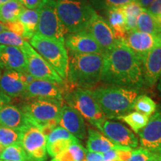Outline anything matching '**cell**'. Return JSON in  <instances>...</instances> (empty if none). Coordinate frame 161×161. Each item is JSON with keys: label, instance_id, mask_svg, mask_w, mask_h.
Masks as SVG:
<instances>
[{"label": "cell", "instance_id": "6da1fadb", "mask_svg": "<svg viewBox=\"0 0 161 161\" xmlns=\"http://www.w3.org/2000/svg\"><path fill=\"white\" fill-rule=\"evenodd\" d=\"M101 81L136 90L144 85L140 61L123 41H118L104 53Z\"/></svg>", "mask_w": 161, "mask_h": 161}, {"label": "cell", "instance_id": "7a4b0ae2", "mask_svg": "<svg viewBox=\"0 0 161 161\" xmlns=\"http://www.w3.org/2000/svg\"><path fill=\"white\" fill-rule=\"evenodd\" d=\"M64 92L75 88L92 87L101 81L104 54H78L69 52Z\"/></svg>", "mask_w": 161, "mask_h": 161}, {"label": "cell", "instance_id": "3957f363", "mask_svg": "<svg viewBox=\"0 0 161 161\" xmlns=\"http://www.w3.org/2000/svg\"><path fill=\"white\" fill-rule=\"evenodd\" d=\"M91 92L106 119H118L131 112L138 96V90L116 86L97 88Z\"/></svg>", "mask_w": 161, "mask_h": 161}, {"label": "cell", "instance_id": "277c9868", "mask_svg": "<svg viewBox=\"0 0 161 161\" xmlns=\"http://www.w3.org/2000/svg\"><path fill=\"white\" fill-rule=\"evenodd\" d=\"M63 104L62 100L35 98L23 104L21 110L29 123L40 128L47 136L57 127Z\"/></svg>", "mask_w": 161, "mask_h": 161}, {"label": "cell", "instance_id": "5b68a950", "mask_svg": "<svg viewBox=\"0 0 161 161\" xmlns=\"http://www.w3.org/2000/svg\"><path fill=\"white\" fill-rule=\"evenodd\" d=\"M58 17L69 34L86 30L96 12L87 0H57Z\"/></svg>", "mask_w": 161, "mask_h": 161}, {"label": "cell", "instance_id": "8992f818", "mask_svg": "<svg viewBox=\"0 0 161 161\" xmlns=\"http://www.w3.org/2000/svg\"><path fill=\"white\" fill-rule=\"evenodd\" d=\"M30 45L46 60L62 79H66L69 55L65 44L35 34L30 40Z\"/></svg>", "mask_w": 161, "mask_h": 161}, {"label": "cell", "instance_id": "52a82bcc", "mask_svg": "<svg viewBox=\"0 0 161 161\" xmlns=\"http://www.w3.org/2000/svg\"><path fill=\"white\" fill-rule=\"evenodd\" d=\"M68 105L71 106L96 128L106 120V117L92 95L91 90L75 88L64 92Z\"/></svg>", "mask_w": 161, "mask_h": 161}, {"label": "cell", "instance_id": "ba28073f", "mask_svg": "<svg viewBox=\"0 0 161 161\" xmlns=\"http://www.w3.org/2000/svg\"><path fill=\"white\" fill-rule=\"evenodd\" d=\"M37 10L39 23L36 34L64 43L68 32L58 17L56 1L43 0Z\"/></svg>", "mask_w": 161, "mask_h": 161}, {"label": "cell", "instance_id": "9c48e42d", "mask_svg": "<svg viewBox=\"0 0 161 161\" xmlns=\"http://www.w3.org/2000/svg\"><path fill=\"white\" fill-rule=\"evenodd\" d=\"M21 49L25 56L27 72L35 79L47 80L59 84H64V80L29 42L25 41Z\"/></svg>", "mask_w": 161, "mask_h": 161}, {"label": "cell", "instance_id": "30bf717a", "mask_svg": "<svg viewBox=\"0 0 161 161\" xmlns=\"http://www.w3.org/2000/svg\"><path fill=\"white\" fill-rule=\"evenodd\" d=\"M21 131L20 145L31 161L46 160V136L37 126L29 124Z\"/></svg>", "mask_w": 161, "mask_h": 161}, {"label": "cell", "instance_id": "8fae6325", "mask_svg": "<svg viewBox=\"0 0 161 161\" xmlns=\"http://www.w3.org/2000/svg\"><path fill=\"white\" fill-rule=\"evenodd\" d=\"M137 134L141 148L161 155V108L156 110L146 125Z\"/></svg>", "mask_w": 161, "mask_h": 161}, {"label": "cell", "instance_id": "7c38bea8", "mask_svg": "<svg viewBox=\"0 0 161 161\" xmlns=\"http://www.w3.org/2000/svg\"><path fill=\"white\" fill-rule=\"evenodd\" d=\"M96 128L114 145L128 147L132 149L137 148L139 144L137 136L122 123L104 120Z\"/></svg>", "mask_w": 161, "mask_h": 161}, {"label": "cell", "instance_id": "4fadbf2b", "mask_svg": "<svg viewBox=\"0 0 161 161\" xmlns=\"http://www.w3.org/2000/svg\"><path fill=\"white\" fill-rule=\"evenodd\" d=\"M123 42L140 63L148 52L161 45V34L151 35L134 30L127 33Z\"/></svg>", "mask_w": 161, "mask_h": 161}, {"label": "cell", "instance_id": "5bb4252c", "mask_svg": "<svg viewBox=\"0 0 161 161\" xmlns=\"http://www.w3.org/2000/svg\"><path fill=\"white\" fill-rule=\"evenodd\" d=\"M86 30L103 49L104 53L114 47L119 41L116 40L114 32L105 19L97 13L90 20Z\"/></svg>", "mask_w": 161, "mask_h": 161}, {"label": "cell", "instance_id": "9a60e30c", "mask_svg": "<svg viewBox=\"0 0 161 161\" xmlns=\"http://www.w3.org/2000/svg\"><path fill=\"white\" fill-rule=\"evenodd\" d=\"M58 125L78 140L86 138V125L84 118L77 110L68 104H63L62 106Z\"/></svg>", "mask_w": 161, "mask_h": 161}, {"label": "cell", "instance_id": "2e32d148", "mask_svg": "<svg viewBox=\"0 0 161 161\" xmlns=\"http://www.w3.org/2000/svg\"><path fill=\"white\" fill-rule=\"evenodd\" d=\"M64 44L69 52L75 53L104 54L103 49L86 30L66 35Z\"/></svg>", "mask_w": 161, "mask_h": 161}, {"label": "cell", "instance_id": "e0dca14e", "mask_svg": "<svg viewBox=\"0 0 161 161\" xmlns=\"http://www.w3.org/2000/svg\"><path fill=\"white\" fill-rule=\"evenodd\" d=\"M60 85L61 84L50 80L35 79L28 84L23 96L28 98H43L63 100L64 88L60 87Z\"/></svg>", "mask_w": 161, "mask_h": 161}, {"label": "cell", "instance_id": "ac0fdd59", "mask_svg": "<svg viewBox=\"0 0 161 161\" xmlns=\"http://www.w3.org/2000/svg\"><path fill=\"white\" fill-rule=\"evenodd\" d=\"M144 84L153 86L161 75V45L148 52L140 62Z\"/></svg>", "mask_w": 161, "mask_h": 161}, {"label": "cell", "instance_id": "d6986e66", "mask_svg": "<svg viewBox=\"0 0 161 161\" xmlns=\"http://www.w3.org/2000/svg\"><path fill=\"white\" fill-rule=\"evenodd\" d=\"M80 142L78 138L62 127H55L46 136V152L52 158L58 155L74 142Z\"/></svg>", "mask_w": 161, "mask_h": 161}, {"label": "cell", "instance_id": "ffe728a7", "mask_svg": "<svg viewBox=\"0 0 161 161\" xmlns=\"http://www.w3.org/2000/svg\"><path fill=\"white\" fill-rule=\"evenodd\" d=\"M0 66L6 70L27 72L25 56L23 50L15 46L0 45Z\"/></svg>", "mask_w": 161, "mask_h": 161}, {"label": "cell", "instance_id": "44dd1931", "mask_svg": "<svg viewBox=\"0 0 161 161\" xmlns=\"http://www.w3.org/2000/svg\"><path fill=\"white\" fill-rule=\"evenodd\" d=\"M26 87L21 72L6 70L0 76V90L10 98L23 96Z\"/></svg>", "mask_w": 161, "mask_h": 161}, {"label": "cell", "instance_id": "7402d4cb", "mask_svg": "<svg viewBox=\"0 0 161 161\" xmlns=\"http://www.w3.org/2000/svg\"><path fill=\"white\" fill-rule=\"evenodd\" d=\"M30 124L21 109L11 104L0 108V126L22 130Z\"/></svg>", "mask_w": 161, "mask_h": 161}, {"label": "cell", "instance_id": "603a6c76", "mask_svg": "<svg viewBox=\"0 0 161 161\" xmlns=\"http://www.w3.org/2000/svg\"><path fill=\"white\" fill-rule=\"evenodd\" d=\"M106 21L114 32L116 40L123 41L126 37V18L122 8H115L105 11Z\"/></svg>", "mask_w": 161, "mask_h": 161}, {"label": "cell", "instance_id": "cb8c5ba5", "mask_svg": "<svg viewBox=\"0 0 161 161\" xmlns=\"http://www.w3.org/2000/svg\"><path fill=\"white\" fill-rule=\"evenodd\" d=\"M113 142L98 130H88V138L86 140V150L88 152L104 154L114 148Z\"/></svg>", "mask_w": 161, "mask_h": 161}, {"label": "cell", "instance_id": "d4e9b609", "mask_svg": "<svg viewBox=\"0 0 161 161\" xmlns=\"http://www.w3.org/2000/svg\"><path fill=\"white\" fill-rule=\"evenodd\" d=\"M136 30L151 35L161 34V24L158 18L143 8L136 19Z\"/></svg>", "mask_w": 161, "mask_h": 161}, {"label": "cell", "instance_id": "484cf974", "mask_svg": "<svg viewBox=\"0 0 161 161\" xmlns=\"http://www.w3.org/2000/svg\"><path fill=\"white\" fill-rule=\"evenodd\" d=\"M18 20L23 24L25 28L27 40H31L37 32L38 23H39L38 10L25 8L19 15Z\"/></svg>", "mask_w": 161, "mask_h": 161}, {"label": "cell", "instance_id": "4316f807", "mask_svg": "<svg viewBox=\"0 0 161 161\" xmlns=\"http://www.w3.org/2000/svg\"><path fill=\"white\" fill-rule=\"evenodd\" d=\"M86 150L80 142H74L65 151L54 157L51 161H84Z\"/></svg>", "mask_w": 161, "mask_h": 161}, {"label": "cell", "instance_id": "83f0119b", "mask_svg": "<svg viewBox=\"0 0 161 161\" xmlns=\"http://www.w3.org/2000/svg\"><path fill=\"white\" fill-rule=\"evenodd\" d=\"M25 8L19 0H12L0 7V22L8 23L16 21Z\"/></svg>", "mask_w": 161, "mask_h": 161}, {"label": "cell", "instance_id": "f1b7e54d", "mask_svg": "<svg viewBox=\"0 0 161 161\" xmlns=\"http://www.w3.org/2000/svg\"><path fill=\"white\" fill-rule=\"evenodd\" d=\"M0 160L31 161L29 156L20 144L6 147L0 153Z\"/></svg>", "mask_w": 161, "mask_h": 161}, {"label": "cell", "instance_id": "f546056e", "mask_svg": "<svg viewBox=\"0 0 161 161\" xmlns=\"http://www.w3.org/2000/svg\"><path fill=\"white\" fill-rule=\"evenodd\" d=\"M122 8L126 18L127 31L136 30V19L143 8L141 7L136 0L130 2L127 5L122 6Z\"/></svg>", "mask_w": 161, "mask_h": 161}, {"label": "cell", "instance_id": "4dcf8cb0", "mask_svg": "<svg viewBox=\"0 0 161 161\" xmlns=\"http://www.w3.org/2000/svg\"><path fill=\"white\" fill-rule=\"evenodd\" d=\"M118 119L123 121L128 125L130 126L133 131L135 132L136 134H138V132L140 130H142L148 123L149 117L138 112L134 111L121 116Z\"/></svg>", "mask_w": 161, "mask_h": 161}, {"label": "cell", "instance_id": "1f68e13d", "mask_svg": "<svg viewBox=\"0 0 161 161\" xmlns=\"http://www.w3.org/2000/svg\"><path fill=\"white\" fill-rule=\"evenodd\" d=\"M157 104L152 98L146 95H140L136 98L134 109L136 112L151 117L157 110Z\"/></svg>", "mask_w": 161, "mask_h": 161}, {"label": "cell", "instance_id": "d6a6232c", "mask_svg": "<svg viewBox=\"0 0 161 161\" xmlns=\"http://www.w3.org/2000/svg\"><path fill=\"white\" fill-rule=\"evenodd\" d=\"M20 140L21 131L19 130L0 126V146L2 148L20 144Z\"/></svg>", "mask_w": 161, "mask_h": 161}, {"label": "cell", "instance_id": "836d02e7", "mask_svg": "<svg viewBox=\"0 0 161 161\" xmlns=\"http://www.w3.org/2000/svg\"><path fill=\"white\" fill-rule=\"evenodd\" d=\"M133 150L128 147L115 145L112 149L102 154V161H127Z\"/></svg>", "mask_w": 161, "mask_h": 161}, {"label": "cell", "instance_id": "e575fe53", "mask_svg": "<svg viewBox=\"0 0 161 161\" xmlns=\"http://www.w3.org/2000/svg\"><path fill=\"white\" fill-rule=\"evenodd\" d=\"M133 1L136 0H90V4L93 9L106 11L111 8H121Z\"/></svg>", "mask_w": 161, "mask_h": 161}, {"label": "cell", "instance_id": "d590c367", "mask_svg": "<svg viewBox=\"0 0 161 161\" xmlns=\"http://www.w3.org/2000/svg\"><path fill=\"white\" fill-rule=\"evenodd\" d=\"M26 41L20 36L13 32L6 30L0 33V45L7 46H15L21 49Z\"/></svg>", "mask_w": 161, "mask_h": 161}, {"label": "cell", "instance_id": "8d00e7d4", "mask_svg": "<svg viewBox=\"0 0 161 161\" xmlns=\"http://www.w3.org/2000/svg\"><path fill=\"white\" fill-rule=\"evenodd\" d=\"M157 156V154L140 147L132 151L129 159L127 161H152Z\"/></svg>", "mask_w": 161, "mask_h": 161}, {"label": "cell", "instance_id": "74e56055", "mask_svg": "<svg viewBox=\"0 0 161 161\" xmlns=\"http://www.w3.org/2000/svg\"><path fill=\"white\" fill-rule=\"evenodd\" d=\"M3 24L5 25L7 30L13 32V33L16 34V35L20 36V37H23L25 40H27V38H26V31L25 28H24L23 24L20 23L18 19L16 20V21L11 22V23Z\"/></svg>", "mask_w": 161, "mask_h": 161}, {"label": "cell", "instance_id": "f35d334b", "mask_svg": "<svg viewBox=\"0 0 161 161\" xmlns=\"http://www.w3.org/2000/svg\"><path fill=\"white\" fill-rule=\"evenodd\" d=\"M146 10L151 14L158 19L161 16V0H154V2L147 8Z\"/></svg>", "mask_w": 161, "mask_h": 161}, {"label": "cell", "instance_id": "ab89813d", "mask_svg": "<svg viewBox=\"0 0 161 161\" xmlns=\"http://www.w3.org/2000/svg\"><path fill=\"white\" fill-rule=\"evenodd\" d=\"M25 8L38 9L43 0H19Z\"/></svg>", "mask_w": 161, "mask_h": 161}, {"label": "cell", "instance_id": "60d3db41", "mask_svg": "<svg viewBox=\"0 0 161 161\" xmlns=\"http://www.w3.org/2000/svg\"><path fill=\"white\" fill-rule=\"evenodd\" d=\"M102 154L91 152H86V158L84 161H102Z\"/></svg>", "mask_w": 161, "mask_h": 161}, {"label": "cell", "instance_id": "b9f144b4", "mask_svg": "<svg viewBox=\"0 0 161 161\" xmlns=\"http://www.w3.org/2000/svg\"><path fill=\"white\" fill-rule=\"evenodd\" d=\"M11 102V98L9 96H6L5 93H3V92L0 90V108H2L3 107L8 104Z\"/></svg>", "mask_w": 161, "mask_h": 161}, {"label": "cell", "instance_id": "7bdbcfd3", "mask_svg": "<svg viewBox=\"0 0 161 161\" xmlns=\"http://www.w3.org/2000/svg\"><path fill=\"white\" fill-rule=\"evenodd\" d=\"M136 1L138 2V3L142 8L146 9L154 2V0H136Z\"/></svg>", "mask_w": 161, "mask_h": 161}, {"label": "cell", "instance_id": "ee69618b", "mask_svg": "<svg viewBox=\"0 0 161 161\" xmlns=\"http://www.w3.org/2000/svg\"><path fill=\"white\" fill-rule=\"evenodd\" d=\"M157 88H158L159 93H160V95L161 96V75H160V78H159V80L158 81V85H157Z\"/></svg>", "mask_w": 161, "mask_h": 161}, {"label": "cell", "instance_id": "f6af8a7d", "mask_svg": "<svg viewBox=\"0 0 161 161\" xmlns=\"http://www.w3.org/2000/svg\"><path fill=\"white\" fill-rule=\"evenodd\" d=\"M6 30H7V29H6L5 25H4L3 23H1V22H0V33H2V32L4 31H6Z\"/></svg>", "mask_w": 161, "mask_h": 161}, {"label": "cell", "instance_id": "bcb514c9", "mask_svg": "<svg viewBox=\"0 0 161 161\" xmlns=\"http://www.w3.org/2000/svg\"><path fill=\"white\" fill-rule=\"evenodd\" d=\"M12 1V0H0V7L1 6H3V5H5V4L9 3V2Z\"/></svg>", "mask_w": 161, "mask_h": 161}, {"label": "cell", "instance_id": "7dc6e473", "mask_svg": "<svg viewBox=\"0 0 161 161\" xmlns=\"http://www.w3.org/2000/svg\"><path fill=\"white\" fill-rule=\"evenodd\" d=\"M152 161H161V155H158Z\"/></svg>", "mask_w": 161, "mask_h": 161}, {"label": "cell", "instance_id": "c3c4849f", "mask_svg": "<svg viewBox=\"0 0 161 161\" xmlns=\"http://www.w3.org/2000/svg\"><path fill=\"white\" fill-rule=\"evenodd\" d=\"M158 20H159V22H160V24H161V16H160V17H159V18H158Z\"/></svg>", "mask_w": 161, "mask_h": 161}, {"label": "cell", "instance_id": "681fc988", "mask_svg": "<svg viewBox=\"0 0 161 161\" xmlns=\"http://www.w3.org/2000/svg\"><path fill=\"white\" fill-rule=\"evenodd\" d=\"M4 149V148H2V147L1 146H0V153H1L2 152V151H3Z\"/></svg>", "mask_w": 161, "mask_h": 161}, {"label": "cell", "instance_id": "f907efd6", "mask_svg": "<svg viewBox=\"0 0 161 161\" xmlns=\"http://www.w3.org/2000/svg\"><path fill=\"white\" fill-rule=\"evenodd\" d=\"M0 161H5V160H0Z\"/></svg>", "mask_w": 161, "mask_h": 161}]
</instances>
